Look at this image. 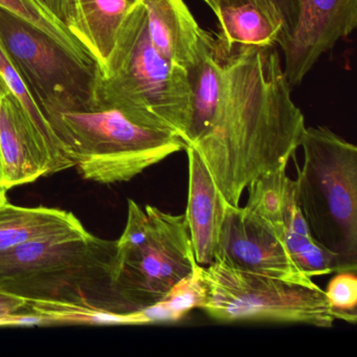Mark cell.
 I'll return each mask as SVG.
<instances>
[{
	"label": "cell",
	"instance_id": "6da1fadb",
	"mask_svg": "<svg viewBox=\"0 0 357 357\" xmlns=\"http://www.w3.org/2000/svg\"><path fill=\"white\" fill-rule=\"evenodd\" d=\"M223 85L212 122L191 146L227 204L254 179L286 169L306 125L275 47H225L216 37Z\"/></svg>",
	"mask_w": 357,
	"mask_h": 357
},
{
	"label": "cell",
	"instance_id": "7a4b0ae2",
	"mask_svg": "<svg viewBox=\"0 0 357 357\" xmlns=\"http://www.w3.org/2000/svg\"><path fill=\"white\" fill-rule=\"evenodd\" d=\"M116 240L87 231L34 240L0 252V289L29 301L133 310L114 282Z\"/></svg>",
	"mask_w": 357,
	"mask_h": 357
},
{
	"label": "cell",
	"instance_id": "3957f363",
	"mask_svg": "<svg viewBox=\"0 0 357 357\" xmlns=\"http://www.w3.org/2000/svg\"><path fill=\"white\" fill-rule=\"evenodd\" d=\"M89 106L118 108L139 120L169 127L185 143L191 112L188 72L152 45L141 0L131 6L109 57L96 70Z\"/></svg>",
	"mask_w": 357,
	"mask_h": 357
},
{
	"label": "cell",
	"instance_id": "277c9868",
	"mask_svg": "<svg viewBox=\"0 0 357 357\" xmlns=\"http://www.w3.org/2000/svg\"><path fill=\"white\" fill-rule=\"evenodd\" d=\"M66 158L89 181L124 183L185 150L169 127L145 122L105 106L51 112L45 116Z\"/></svg>",
	"mask_w": 357,
	"mask_h": 357
},
{
	"label": "cell",
	"instance_id": "5b68a950",
	"mask_svg": "<svg viewBox=\"0 0 357 357\" xmlns=\"http://www.w3.org/2000/svg\"><path fill=\"white\" fill-rule=\"evenodd\" d=\"M304 162L294 181L296 202L313 239L338 271H357V148L328 127H309Z\"/></svg>",
	"mask_w": 357,
	"mask_h": 357
},
{
	"label": "cell",
	"instance_id": "8992f818",
	"mask_svg": "<svg viewBox=\"0 0 357 357\" xmlns=\"http://www.w3.org/2000/svg\"><path fill=\"white\" fill-rule=\"evenodd\" d=\"M197 264L185 214L150 204L144 211L128 199L126 227L116 240L114 282L133 310L162 301Z\"/></svg>",
	"mask_w": 357,
	"mask_h": 357
},
{
	"label": "cell",
	"instance_id": "52a82bcc",
	"mask_svg": "<svg viewBox=\"0 0 357 357\" xmlns=\"http://www.w3.org/2000/svg\"><path fill=\"white\" fill-rule=\"evenodd\" d=\"M202 310L219 321H265L330 328L335 321L321 288L255 275L213 262L202 266Z\"/></svg>",
	"mask_w": 357,
	"mask_h": 357
},
{
	"label": "cell",
	"instance_id": "ba28073f",
	"mask_svg": "<svg viewBox=\"0 0 357 357\" xmlns=\"http://www.w3.org/2000/svg\"><path fill=\"white\" fill-rule=\"evenodd\" d=\"M0 39L45 116L89 107L96 70L38 29L0 8Z\"/></svg>",
	"mask_w": 357,
	"mask_h": 357
},
{
	"label": "cell",
	"instance_id": "9c48e42d",
	"mask_svg": "<svg viewBox=\"0 0 357 357\" xmlns=\"http://www.w3.org/2000/svg\"><path fill=\"white\" fill-rule=\"evenodd\" d=\"M214 262L306 287L319 286L298 267L284 242L246 206L225 202Z\"/></svg>",
	"mask_w": 357,
	"mask_h": 357
},
{
	"label": "cell",
	"instance_id": "30bf717a",
	"mask_svg": "<svg viewBox=\"0 0 357 357\" xmlns=\"http://www.w3.org/2000/svg\"><path fill=\"white\" fill-rule=\"evenodd\" d=\"M357 26V0H300L294 34L281 45L290 86L301 84L321 55Z\"/></svg>",
	"mask_w": 357,
	"mask_h": 357
},
{
	"label": "cell",
	"instance_id": "8fae6325",
	"mask_svg": "<svg viewBox=\"0 0 357 357\" xmlns=\"http://www.w3.org/2000/svg\"><path fill=\"white\" fill-rule=\"evenodd\" d=\"M0 167L8 190L51 174V160L28 114L0 76Z\"/></svg>",
	"mask_w": 357,
	"mask_h": 357
},
{
	"label": "cell",
	"instance_id": "7c38bea8",
	"mask_svg": "<svg viewBox=\"0 0 357 357\" xmlns=\"http://www.w3.org/2000/svg\"><path fill=\"white\" fill-rule=\"evenodd\" d=\"M189 187L185 216L196 262L208 266L215 261L225 200L195 149L187 146Z\"/></svg>",
	"mask_w": 357,
	"mask_h": 357
},
{
	"label": "cell",
	"instance_id": "4fadbf2b",
	"mask_svg": "<svg viewBox=\"0 0 357 357\" xmlns=\"http://www.w3.org/2000/svg\"><path fill=\"white\" fill-rule=\"evenodd\" d=\"M147 15L150 40L175 66L189 70L199 56L202 30L183 0H141Z\"/></svg>",
	"mask_w": 357,
	"mask_h": 357
},
{
	"label": "cell",
	"instance_id": "5bb4252c",
	"mask_svg": "<svg viewBox=\"0 0 357 357\" xmlns=\"http://www.w3.org/2000/svg\"><path fill=\"white\" fill-rule=\"evenodd\" d=\"M135 0H73L66 26L89 52L98 68L109 57L121 26Z\"/></svg>",
	"mask_w": 357,
	"mask_h": 357
},
{
	"label": "cell",
	"instance_id": "9a60e30c",
	"mask_svg": "<svg viewBox=\"0 0 357 357\" xmlns=\"http://www.w3.org/2000/svg\"><path fill=\"white\" fill-rule=\"evenodd\" d=\"M83 231L86 229L81 221L68 211L10 202L0 208V252L34 240Z\"/></svg>",
	"mask_w": 357,
	"mask_h": 357
},
{
	"label": "cell",
	"instance_id": "2e32d148",
	"mask_svg": "<svg viewBox=\"0 0 357 357\" xmlns=\"http://www.w3.org/2000/svg\"><path fill=\"white\" fill-rule=\"evenodd\" d=\"M188 77L191 85V112L185 144L189 146L212 122L222 91V66L217 51L216 38L206 31L197 62L188 70Z\"/></svg>",
	"mask_w": 357,
	"mask_h": 357
},
{
	"label": "cell",
	"instance_id": "e0dca14e",
	"mask_svg": "<svg viewBox=\"0 0 357 357\" xmlns=\"http://www.w3.org/2000/svg\"><path fill=\"white\" fill-rule=\"evenodd\" d=\"M213 12L220 26L218 40L225 47H269L279 45V26L254 0H217Z\"/></svg>",
	"mask_w": 357,
	"mask_h": 357
},
{
	"label": "cell",
	"instance_id": "ac0fdd59",
	"mask_svg": "<svg viewBox=\"0 0 357 357\" xmlns=\"http://www.w3.org/2000/svg\"><path fill=\"white\" fill-rule=\"evenodd\" d=\"M282 240L296 264L308 277L336 273V261L311 235L296 202V185L286 202L282 227Z\"/></svg>",
	"mask_w": 357,
	"mask_h": 357
},
{
	"label": "cell",
	"instance_id": "d6986e66",
	"mask_svg": "<svg viewBox=\"0 0 357 357\" xmlns=\"http://www.w3.org/2000/svg\"><path fill=\"white\" fill-rule=\"evenodd\" d=\"M0 76L28 114L37 135L40 137L43 147L51 160V174L72 168V162L66 158L61 144L58 141L40 106L33 97L22 73L14 63L1 39H0Z\"/></svg>",
	"mask_w": 357,
	"mask_h": 357
},
{
	"label": "cell",
	"instance_id": "ffe728a7",
	"mask_svg": "<svg viewBox=\"0 0 357 357\" xmlns=\"http://www.w3.org/2000/svg\"><path fill=\"white\" fill-rule=\"evenodd\" d=\"M0 8L51 37L85 68L97 70V64L89 52L75 38L68 26L40 0H0Z\"/></svg>",
	"mask_w": 357,
	"mask_h": 357
},
{
	"label": "cell",
	"instance_id": "44dd1931",
	"mask_svg": "<svg viewBox=\"0 0 357 357\" xmlns=\"http://www.w3.org/2000/svg\"><path fill=\"white\" fill-rule=\"evenodd\" d=\"M357 271H338L325 291L328 304L335 319L350 324L357 321Z\"/></svg>",
	"mask_w": 357,
	"mask_h": 357
},
{
	"label": "cell",
	"instance_id": "7402d4cb",
	"mask_svg": "<svg viewBox=\"0 0 357 357\" xmlns=\"http://www.w3.org/2000/svg\"><path fill=\"white\" fill-rule=\"evenodd\" d=\"M212 9L217 0H204ZM255 3L268 14L269 17L279 26L282 33L281 47L294 34L300 17V0H254Z\"/></svg>",
	"mask_w": 357,
	"mask_h": 357
},
{
	"label": "cell",
	"instance_id": "603a6c76",
	"mask_svg": "<svg viewBox=\"0 0 357 357\" xmlns=\"http://www.w3.org/2000/svg\"><path fill=\"white\" fill-rule=\"evenodd\" d=\"M0 326H47L35 314L30 301L0 289Z\"/></svg>",
	"mask_w": 357,
	"mask_h": 357
},
{
	"label": "cell",
	"instance_id": "cb8c5ba5",
	"mask_svg": "<svg viewBox=\"0 0 357 357\" xmlns=\"http://www.w3.org/2000/svg\"><path fill=\"white\" fill-rule=\"evenodd\" d=\"M64 24H68L73 11V0H40Z\"/></svg>",
	"mask_w": 357,
	"mask_h": 357
},
{
	"label": "cell",
	"instance_id": "d4e9b609",
	"mask_svg": "<svg viewBox=\"0 0 357 357\" xmlns=\"http://www.w3.org/2000/svg\"><path fill=\"white\" fill-rule=\"evenodd\" d=\"M8 191H9V190H8L5 185H0V208L9 202L7 197Z\"/></svg>",
	"mask_w": 357,
	"mask_h": 357
},
{
	"label": "cell",
	"instance_id": "484cf974",
	"mask_svg": "<svg viewBox=\"0 0 357 357\" xmlns=\"http://www.w3.org/2000/svg\"><path fill=\"white\" fill-rule=\"evenodd\" d=\"M1 179H3V176H1V167H0V185H1Z\"/></svg>",
	"mask_w": 357,
	"mask_h": 357
}]
</instances>
